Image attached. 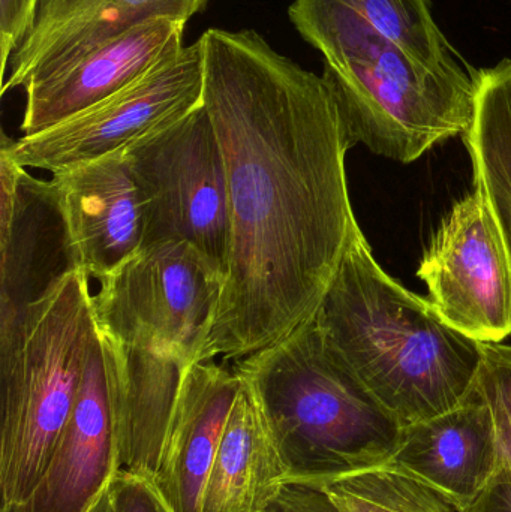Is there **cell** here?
Segmentation results:
<instances>
[{"label": "cell", "mask_w": 511, "mask_h": 512, "mask_svg": "<svg viewBox=\"0 0 511 512\" xmlns=\"http://www.w3.org/2000/svg\"><path fill=\"white\" fill-rule=\"evenodd\" d=\"M315 322L402 429L452 411L476 394L482 343L450 327L429 300L387 274L360 227Z\"/></svg>", "instance_id": "obj_2"}, {"label": "cell", "mask_w": 511, "mask_h": 512, "mask_svg": "<svg viewBox=\"0 0 511 512\" xmlns=\"http://www.w3.org/2000/svg\"><path fill=\"white\" fill-rule=\"evenodd\" d=\"M51 182L87 276L101 282L140 251L143 219L126 150L63 168Z\"/></svg>", "instance_id": "obj_13"}, {"label": "cell", "mask_w": 511, "mask_h": 512, "mask_svg": "<svg viewBox=\"0 0 511 512\" xmlns=\"http://www.w3.org/2000/svg\"><path fill=\"white\" fill-rule=\"evenodd\" d=\"M209 0H41L0 95L69 68L99 45L158 18L188 23Z\"/></svg>", "instance_id": "obj_14"}, {"label": "cell", "mask_w": 511, "mask_h": 512, "mask_svg": "<svg viewBox=\"0 0 511 512\" xmlns=\"http://www.w3.org/2000/svg\"><path fill=\"white\" fill-rule=\"evenodd\" d=\"M359 17L408 56L434 71L474 80L471 68L435 23L429 0H318Z\"/></svg>", "instance_id": "obj_20"}, {"label": "cell", "mask_w": 511, "mask_h": 512, "mask_svg": "<svg viewBox=\"0 0 511 512\" xmlns=\"http://www.w3.org/2000/svg\"><path fill=\"white\" fill-rule=\"evenodd\" d=\"M110 486L117 512H173L147 478L116 474Z\"/></svg>", "instance_id": "obj_23"}, {"label": "cell", "mask_w": 511, "mask_h": 512, "mask_svg": "<svg viewBox=\"0 0 511 512\" xmlns=\"http://www.w3.org/2000/svg\"><path fill=\"white\" fill-rule=\"evenodd\" d=\"M392 460L467 510L497 474L488 406L476 393L452 411L404 427Z\"/></svg>", "instance_id": "obj_17"}, {"label": "cell", "mask_w": 511, "mask_h": 512, "mask_svg": "<svg viewBox=\"0 0 511 512\" xmlns=\"http://www.w3.org/2000/svg\"><path fill=\"white\" fill-rule=\"evenodd\" d=\"M266 512H338L320 484L288 480Z\"/></svg>", "instance_id": "obj_24"}, {"label": "cell", "mask_w": 511, "mask_h": 512, "mask_svg": "<svg viewBox=\"0 0 511 512\" xmlns=\"http://www.w3.org/2000/svg\"><path fill=\"white\" fill-rule=\"evenodd\" d=\"M234 363L263 405L290 480L323 484L395 456L402 427L330 348L315 316Z\"/></svg>", "instance_id": "obj_4"}, {"label": "cell", "mask_w": 511, "mask_h": 512, "mask_svg": "<svg viewBox=\"0 0 511 512\" xmlns=\"http://www.w3.org/2000/svg\"><path fill=\"white\" fill-rule=\"evenodd\" d=\"M41 0H0V71L5 80L12 54L32 30Z\"/></svg>", "instance_id": "obj_22"}, {"label": "cell", "mask_w": 511, "mask_h": 512, "mask_svg": "<svg viewBox=\"0 0 511 512\" xmlns=\"http://www.w3.org/2000/svg\"><path fill=\"white\" fill-rule=\"evenodd\" d=\"M288 14L302 38L323 54V78L354 143L410 164L470 128L476 80L422 65L339 6L294 0Z\"/></svg>", "instance_id": "obj_3"}, {"label": "cell", "mask_w": 511, "mask_h": 512, "mask_svg": "<svg viewBox=\"0 0 511 512\" xmlns=\"http://www.w3.org/2000/svg\"><path fill=\"white\" fill-rule=\"evenodd\" d=\"M86 512H117L116 502H114L110 484L99 493L98 498L93 501V504L90 505L89 510Z\"/></svg>", "instance_id": "obj_26"}, {"label": "cell", "mask_w": 511, "mask_h": 512, "mask_svg": "<svg viewBox=\"0 0 511 512\" xmlns=\"http://www.w3.org/2000/svg\"><path fill=\"white\" fill-rule=\"evenodd\" d=\"M80 270L53 182L0 152V325Z\"/></svg>", "instance_id": "obj_10"}, {"label": "cell", "mask_w": 511, "mask_h": 512, "mask_svg": "<svg viewBox=\"0 0 511 512\" xmlns=\"http://www.w3.org/2000/svg\"><path fill=\"white\" fill-rule=\"evenodd\" d=\"M203 92L204 54L198 39L146 77L53 128L15 141L3 135L0 152L26 170L53 174L128 149L200 107Z\"/></svg>", "instance_id": "obj_8"}, {"label": "cell", "mask_w": 511, "mask_h": 512, "mask_svg": "<svg viewBox=\"0 0 511 512\" xmlns=\"http://www.w3.org/2000/svg\"><path fill=\"white\" fill-rule=\"evenodd\" d=\"M126 155L140 201L143 246L188 243L225 282L230 255L227 179L204 104L141 138Z\"/></svg>", "instance_id": "obj_6"}, {"label": "cell", "mask_w": 511, "mask_h": 512, "mask_svg": "<svg viewBox=\"0 0 511 512\" xmlns=\"http://www.w3.org/2000/svg\"><path fill=\"white\" fill-rule=\"evenodd\" d=\"M470 128L464 134L474 183L488 204L511 262V59L479 69Z\"/></svg>", "instance_id": "obj_19"}, {"label": "cell", "mask_w": 511, "mask_h": 512, "mask_svg": "<svg viewBox=\"0 0 511 512\" xmlns=\"http://www.w3.org/2000/svg\"><path fill=\"white\" fill-rule=\"evenodd\" d=\"M93 295L101 333L201 361L224 279L188 243L143 246Z\"/></svg>", "instance_id": "obj_7"}, {"label": "cell", "mask_w": 511, "mask_h": 512, "mask_svg": "<svg viewBox=\"0 0 511 512\" xmlns=\"http://www.w3.org/2000/svg\"><path fill=\"white\" fill-rule=\"evenodd\" d=\"M0 512H18V511L14 510V508H9V510H2Z\"/></svg>", "instance_id": "obj_27"}, {"label": "cell", "mask_w": 511, "mask_h": 512, "mask_svg": "<svg viewBox=\"0 0 511 512\" xmlns=\"http://www.w3.org/2000/svg\"><path fill=\"white\" fill-rule=\"evenodd\" d=\"M116 474L107 372L99 331L77 402L44 475L18 512H86ZM9 510V508H8Z\"/></svg>", "instance_id": "obj_16"}, {"label": "cell", "mask_w": 511, "mask_h": 512, "mask_svg": "<svg viewBox=\"0 0 511 512\" xmlns=\"http://www.w3.org/2000/svg\"><path fill=\"white\" fill-rule=\"evenodd\" d=\"M99 339L107 372L116 474L153 481L183 370L192 361L152 346L126 345L101 331Z\"/></svg>", "instance_id": "obj_12"}, {"label": "cell", "mask_w": 511, "mask_h": 512, "mask_svg": "<svg viewBox=\"0 0 511 512\" xmlns=\"http://www.w3.org/2000/svg\"><path fill=\"white\" fill-rule=\"evenodd\" d=\"M89 279L72 271L0 325L2 510L30 498L77 402L98 334Z\"/></svg>", "instance_id": "obj_5"}, {"label": "cell", "mask_w": 511, "mask_h": 512, "mask_svg": "<svg viewBox=\"0 0 511 512\" xmlns=\"http://www.w3.org/2000/svg\"><path fill=\"white\" fill-rule=\"evenodd\" d=\"M320 486L338 512H464L458 502L393 460Z\"/></svg>", "instance_id": "obj_21"}, {"label": "cell", "mask_w": 511, "mask_h": 512, "mask_svg": "<svg viewBox=\"0 0 511 512\" xmlns=\"http://www.w3.org/2000/svg\"><path fill=\"white\" fill-rule=\"evenodd\" d=\"M239 388L237 373L215 361H195L183 370L152 481L173 512H201L204 489Z\"/></svg>", "instance_id": "obj_15"}, {"label": "cell", "mask_w": 511, "mask_h": 512, "mask_svg": "<svg viewBox=\"0 0 511 512\" xmlns=\"http://www.w3.org/2000/svg\"><path fill=\"white\" fill-rule=\"evenodd\" d=\"M290 471L257 394L240 379L201 512H266Z\"/></svg>", "instance_id": "obj_18"}, {"label": "cell", "mask_w": 511, "mask_h": 512, "mask_svg": "<svg viewBox=\"0 0 511 512\" xmlns=\"http://www.w3.org/2000/svg\"><path fill=\"white\" fill-rule=\"evenodd\" d=\"M185 21L158 18L99 45L78 62L27 84L21 132L38 134L105 101L185 48Z\"/></svg>", "instance_id": "obj_11"}, {"label": "cell", "mask_w": 511, "mask_h": 512, "mask_svg": "<svg viewBox=\"0 0 511 512\" xmlns=\"http://www.w3.org/2000/svg\"><path fill=\"white\" fill-rule=\"evenodd\" d=\"M417 276L435 312L459 333L479 343H503L510 336L511 262L477 189L443 219Z\"/></svg>", "instance_id": "obj_9"}, {"label": "cell", "mask_w": 511, "mask_h": 512, "mask_svg": "<svg viewBox=\"0 0 511 512\" xmlns=\"http://www.w3.org/2000/svg\"><path fill=\"white\" fill-rule=\"evenodd\" d=\"M464 512H511L510 472H497L485 492Z\"/></svg>", "instance_id": "obj_25"}, {"label": "cell", "mask_w": 511, "mask_h": 512, "mask_svg": "<svg viewBox=\"0 0 511 512\" xmlns=\"http://www.w3.org/2000/svg\"><path fill=\"white\" fill-rule=\"evenodd\" d=\"M203 104L224 158L230 215L227 276L201 361L248 357L320 309L354 231V146L323 75L254 30L209 29Z\"/></svg>", "instance_id": "obj_1"}]
</instances>
